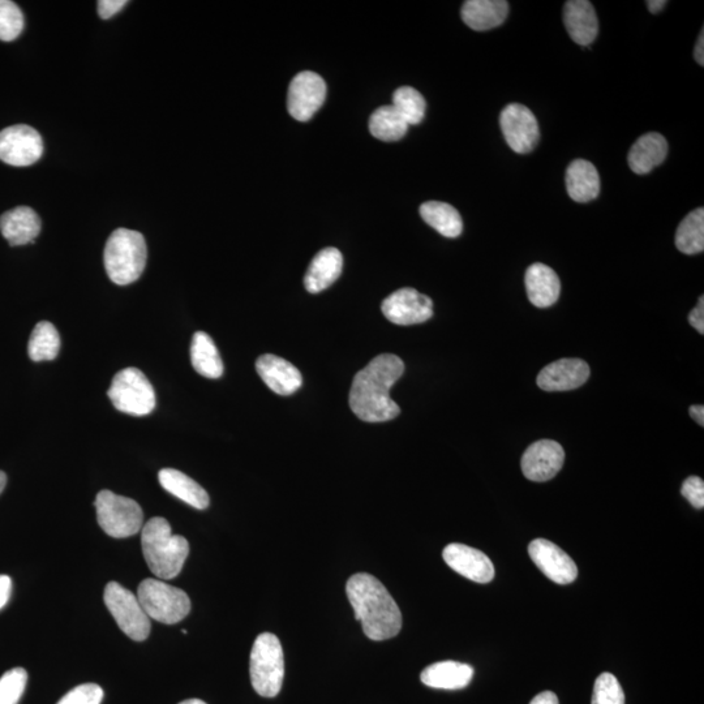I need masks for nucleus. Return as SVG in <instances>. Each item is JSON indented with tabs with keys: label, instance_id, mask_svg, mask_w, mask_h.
I'll list each match as a JSON object with an SVG mask.
<instances>
[{
	"label": "nucleus",
	"instance_id": "nucleus-32",
	"mask_svg": "<svg viewBox=\"0 0 704 704\" xmlns=\"http://www.w3.org/2000/svg\"><path fill=\"white\" fill-rule=\"evenodd\" d=\"M60 350V337L57 328L49 321H41L33 329L29 339L28 354L33 362H45L57 358Z\"/></svg>",
	"mask_w": 704,
	"mask_h": 704
},
{
	"label": "nucleus",
	"instance_id": "nucleus-40",
	"mask_svg": "<svg viewBox=\"0 0 704 704\" xmlns=\"http://www.w3.org/2000/svg\"><path fill=\"white\" fill-rule=\"evenodd\" d=\"M689 323L698 333L704 334V298L701 296L698 300V306L691 311L689 315Z\"/></svg>",
	"mask_w": 704,
	"mask_h": 704
},
{
	"label": "nucleus",
	"instance_id": "nucleus-1",
	"mask_svg": "<svg viewBox=\"0 0 704 704\" xmlns=\"http://www.w3.org/2000/svg\"><path fill=\"white\" fill-rule=\"evenodd\" d=\"M405 373L402 359L393 354H382L371 360L366 368L356 373L350 392V407L360 420L382 423L401 414L396 402L389 396L390 389Z\"/></svg>",
	"mask_w": 704,
	"mask_h": 704
},
{
	"label": "nucleus",
	"instance_id": "nucleus-10",
	"mask_svg": "<svg viewBox=\"0 0 704 704\" xmlns=\"http://www.w3.org/2000/svg\"><path fill=\"white\" fill-rule=\"evenodd\" d=\"M500 127L506 143L515 153H530L539 143L538 120L532 111L521 103H512L502 110Z\"/></svg>",
	"mask_w": 704,
	"mask_h": 704
},
{
	"label": "nucleus",
	"instance_id": "nucleus-8",
	"mask_svg": "<svg viewBox=\"0 0 704 704\" xmlns=\"http://www.w3.org/2000/svg\"><path fill=\"white\" fill-rule=\"evenodd\" d=\"M107 396L115 409L132 416L152 414L156 409V393L140 369L126 368L115 375Z\"/></svg>",
	"mask_w": 704,
	"mask_h": 704
},
{
	"label": "nucleus",
	"instance_id": "nucleus-39",
	"mask_svg": "<svg viewBox=\"0 0 704 704\" xmlns=\"http://www.w3.org/2000/svg\"><path fill=\"white\" fill-rule=\"evenodd\" d=\"M127 4V0H101V2H98V14L103 20L110 19V17L122 11Z\"/></svg>",
	"mask_w": 704,
	"mask_h": 704
},
{
	"label": "nucleus",
	"instance_id": "nucleus-16",
	"mask_svg": "<svg viewBox=\"0 0 704 704\" xmlns=\"http://www.w3.org/2000/svg\"><path fill=\"white\" fill-rule=\"evenodd\" d=\"M449 568L476 583H489L495 578V566L487 555L469 545L453 543L442 552Z\"/></svg>",
	"mask_w": 704,
	"mask_h": 704
},
{
	"label": "nucleus",
	"instance_id": "nucleus-3",
	"mask_svg": "<svg viewBox=\"0 0 704 704\" xmlns=\"http://www.w3.org/2000/svg\"><path fill=\"white\" fill-rule=\"evenodd\" d=\"M141 545L150 572L161 581H169L182 572L190 553V544L180 535H174L165 518L150 519L141 530Z\"/></svg>",
	"mask_w": 704,
	"mask_h": 704
},
{
	"label": "nucleus",
	"instance_id": "nucleus-19",
	"mask_svg": "<svg viewBox=\"0 0 704 704\" xmlns=\"http://www.w3.org/2000/svg\"><path fill=\"white\" fill-rule=\"evenodd\" d=\"M564 24L575 44L590 46L599 32L598 16L588 0H569L564 7Z\"/></svg>",
	"mask_w": 704,
	"mask_h": 704
},
{
	"label": "nucleus",
	"instance_id": "nucleus-2",
	"mask_svg": "<svg viewBox=\"0 0 704 704\" xmlns=\"http://www.w3.org/2000/svg\"><path fill=\"white\" fill-rule=\"evenodd\" d=\"M347 598L364 634L372 641L397 637L402 629V613L379 579L371 574L352 575L346 585Z\"/></svg>",
	"mask_w": 704,
	"mask_h": 704
},
{
	"label": "nucleus",
	"instance_id": "nucleus-11",
	"mask_svg": "<svg viewBox=\"0 0 704 704\" xmlns=\"http://www.w3.org/2000/svg\"><path fill=\"white\" fill-rule=\"evenodd\" d=\"M44 153V141L34 128L17 124L0 131V160L7 165H33Z\"/></svg>",
	"mask_w": 704,
	"mask_h": 704
},
{
	"label": "nucleus",
	"instance_id": "nucleus-43",
	"mask_svg": "<svg viewBox=\"0 0 704 704\" xmlns=\"http://www.w3.org/2000/svg\"><path fill=\"white\" fill-rule=\"evenodd\" d=\"M694 58H695V60H697L698 64H701V66H704V33H703V29L701 32V36H699V38H698L697 46H695Z\"/></svg>",
	"mask_w": 704,
	"mask_h": 704
},
{
	"label": "nucleus",
	"instance_id": "nucleus-20",
	"mask_svg": "<svg viewBox=\"0 0 704 704\" xmlns=\"http://www.w3.org/2000/svg\"><path fill=\"white\" fill-rule=\"evenodd\" d=\"M0 231L10 246H25L40 235L41 220L29 206H17L0 217Z\"/></svg>",
	"mask_w": 704,
	"mask_h": 704
},
{
	"label": "nucleus",
	"instance_id": "nucleus-22",
	"mask_svg": "<svg viewBox=\"0 0 704 704\" xmlns=\"http://www.w3.org/2000/svg\"><path fill=\"white\" fill-rule=\"evenodd\" d=\"M343 256L337 248L329 247L320 251L309 265L304 286L308 293L319 294L328 289L342 274Z\"/></svg>",
	"mask_w": 704,
	"mask_h": 704
},
{
	"label": "nucleus",
	"instance_id": "nucleus-37",
	"mask_svg": "<svg viewBox=\"0 0 704 704\" xmlns=\"http://www.w3.org/2000/svg\"><path fill=\"white\" fill-rule=\"evenodd\" d=\"M103 690L96 684L76 686L70 693L64 695L58 704H101Z\"/></svg>",
	"mask_w": 704,
	"mask_h": 704
},
{
	"label": "nucleus",
	"instance_id": "nucleus-5",
	"mask_svg": "<svg viewBox=\"0 0 704 704\" xmlns=\"http://www.w3.org/2000/svg\"><path fill=\"white\" fill-rule=\"evenodd\" d=\"M253 689L264 698L277 697L285 677V658L277 635L263 633L253 643L250 660Z\"/></svg>",
	"mask_w": 704,
	"mask_h": 704
},
{
	"label": "nucleus",
	"instance_id": "nucleus-31",
	"mask_svg": "<svg viewBox=\"0 0 704 704\" xmlns=\"http://www.w3.org/2000/svg\"><path fill=\"white\" fill-rule=\"evenodd\" d=\"M676 247L685 255H698L704 250V209H695L684 218L676 233Z\"/></svg>",
	"mask_w": 704,
	"mask_h": 704
},
{
	"label": "nucleus",
	"instance_id": "nucleus-29",
	"mask_svg": "<svg viewBox=\"0 0 704 704\" xmlns=\"http://www.w3.org/2000/svg\"><path fill=\"white\" fill-rule=\"evenodd\" d=\"M420 216L445 238H458L462 234L461 214L454 206L441 201H428L420 206Z\"/></svg>",
	"mask_w": 704,
	"mask_h": 704
},
{
	"label": "nucleus",
	"instance_id": "nucleus-30",
	"mask_svg": "<svg viewBox=\"0 0 704 704\" xmlns=\"http://www.w3.org/2000/svg\"><path fill=\"white\" fill-rule=\"evenodd\" d=\"M409 131V124L393 106L379 107L369 118V132L381 141L401 140Z\"/></svg>",
	"mask_w": 704,
	"mask_h": 704
},
{
	"label": "nucleus",
	"instance_id": "nucleus-24",
	"mask_svg": "<svg viewBox=\"0 0 704 704\" xmlns=\"http://www.w3.org/2000/svg\"><path fill=\"white\" fill-rule=\"evenodd\" d=\"M462 20L476 32L500 27L509 15L505 0H467L462 6Z\"/></svg>",
	"mask_w": 704,
	"mask_h": 704
},
{
	"label": "nucleus",
	"instance_id": "nucleus-14",
	"mask_svg": "<svg viewBox=\"0 0 704 704\" xmlns=\"http://www.w3.org/2000/svg\"><path fill=\"white\" fill-rule=\"evenodd\" d=\"M565 462L564 448L552 440H540L528 446L523 454V475L531 482H548L561 471Z\"/></svg>",
	"mask_w": 704,
	"mask_h": 704
},
{
	"label": "nucleus",
	"instance_id": "nucleus-41",
	"mask_svg": "<svg viewBox=\"0 0 704 704\" xmlns=\"http://www.w3.org/2000/svg\"><path fill=\"white\" fill-rule=\"evenodd\" d=\"M12 581L8 575H0V609L6 607L11 598Z\"/></svg>",
	"mask_w": 704,
	"mask_h": 704
},
{
	"label": "nucleus",
	"instance_id": "nucleus-15",
	"mask_svg": "<svg viewBox=\"0 0 704 704\" xmlns=\"http://www.w3.org/2000/svg\"><path fill=\"white\" fill-rule=\"evenodd\" d=\"M528 555L542 572L557 585H569L578 577V568L573 558L556 544L545 539H536L528 545Z\"/></svg>",
	"mask_w": 704,
	"mask_h": 704
},
{
	"label": "nucleus",
	"instance_id": "nucleus-36",
	"mask_svg": "<svg viewBox=\"0 0 704 704\" xmlns=\"http://www.w3.org/2000/svg\"><path fill=\"white\" fill-rule=\"evenodd\" d=\"M592 704H625L624 690L611 673H603L595 681Z\"/></svg>",
	"mask_w": 704,
	"mask_h": 704
},
{
	"label": "nucleus",
	"instance_id": "nucleus-28",
	"mask_svg": "<svg viewBox=\"0 0 704 704\" xmlns=\"http://www.w3.org/2000/svg\"><path fill=\"white\" fill-rule=\"evenodd\" d=\"M192 367L206 379H220L223 375V362L217 346L209 334L197 332L191 345Z\"/></svg>",
	"mask_w": 704,
	"mask_h": 704
},
{
	"label": "nucleus",
	"instance_id": "nucleus-46",
	"mask_svg": "<svg viewBox=\"0 0 704 704\" xmlns=\"http://www.w3.org/2000/svg\"><path fill=\"white\" fill-rule=\"evenodd\" d=\"M6 484H7V475L4 474L3 471H0V495H2L4 488H6Z\"/></svg>",
	"mask_w": 704,
	"mask_h": 704
},
{
	"label": "nucleus",
	"instance_id": "nucleus-17",
	"mask_svg": "<svg viewBox=\"0 0 704 704\" xmlns=\"http://www.w3.org/2000/svg\"><path fill=\"white\" fill-rule=\"evenodd\" d=\"M590 373V367L581 359H561L542 369L538 385L544 392H569L585 385Z\"/></svg>",
	"mask_w": 704,
	"mask_h": 704
},
{
	"label": "nucleus",
	"instance_id": "nucleus-18",
	"mask_svg": "<svg viewBox=\"0 0 704 704\" xmlns=\"http://www.w3.org/2000/svg\"><path fill=\"white\" fill-rule=\"evenodd\" d=\"M257 373L266 386L279 396H291L303 385L302 373L287 360L266 354L256 362Z\"/></svg>",
	"mask_w": 704,
	"mask_h": 704
},
{
	"label": "nucleus",
	"instance_id": "nucleus-38",
	"mask_svg": "<svg viewBox=\"0 0 704 704\" xmlns=\"http://www.w3.org/2000/svg\"><path fill=\"white\" fill-rule=\"evenodd\" d=\"M681 493L695 509L704 508V482L698 476L686 479L682 484Z\"/></svg>",
	"mask_w": 704,
	"mask_h": 704
},
{
	"label": "nucleus",
	"instance_id": "nucleus-33",
	"mask_svg": "<svg viewBox=\"0 0 704 704\" xmlns=\"http://www.w3.org/2000/svg\"><path fill=\"white\" fill-rule=\"evenodd\" d=\"M392 106L409 126L422 123L426 117V100L418 90L411 87L398 88L393 94Z\"/></svg>",
	"mask_w": 704,
	"mask_h": 704
},
{
	"label": "nucleus",
	"instance_id": "nucleus-9",
	"mask_svg": "<svg viewBox=\"0 0 704 704\" xmlns=\"http://www.w3.org/2000/svg\"><path fill=\"white\" fill-rule=\"evenodd\" d=\"M103 600L119 629L132 641L143 642L150 634V618L145 613L137 595L120 586V583H107Z\"/></svg>",
	"mask_w": 704,
	"mask_h": 704
},
{
	"label": "nucleus",
	"instance_id": "nucleus-35",
	"mask_svg": "<svg viewBox=\"0 0 704 704\" xmlns=\"http://www.w3.org/2000/svg\"><path fill=\"white\" fill-rule=\"evenodd\" d=\"M28 673L14 668L0 677V704H17L27 688Z\"/></svg>",
	"mask_w": 704,
	"mask_h": 704
},
{
	"label": "nucleus",
	"instance_id": "nucleus-7",
	"mask_svg": "<svg viewBox=\"0 0 704 704\" xmlns=\"http://www.w3.org/2000/svg\"><path fill=\"white\" fill-rule=\"evenodd\" d=\"M94 506L98 525L111 538H130L143 528V509L135 500L115 495L111 491H101Z\"/></svg>",
	"mask_w": 704,
	"mask_h": 704
},
{
	"label": "nucleus",
	"instance_id": "nucleus-34",
	"mask_svg": "<svg viewBox=\"0 0 704 704\" xmlns=\"http://www.w3.org/2000/svg\"><path fill=\"white\" fill-rule=\"evenodd\" d=\"M24 15L19 6L10 0H0V40L11 42L23 33Z\"/></svg>",
	"mask_w": 704,
	"mask_h": 704
},
{
	"label": "nucleus",
	"instance_id": "nucleus-26",
	"mask_svg": "<svg viewBox=\"0 0 704 704\" xmlns=\"http://www.w3.org/2000/svg\"><path fill=\"white\" fill-rule=\"evenodd\" d=\"M566 190L577 203L595 200L600 193V176L596 167L586 160H575L566 170Z\"/></svg>",
	"mask_w": 704,
	"mask_h": 704
},
{
	"label": "nucleus",
	"instance_id": "nucleus-25",
	"mask_svg": "<svg viewBox=\"0 0 704 704\" xmlns=\"http://www.w3.org/2000/svg\"><path fill=\"white\" fill-rule=\"evenodd\" d=\"M474 677V668L458 661H440L429 665L422 672L420 680L428 688L442 690H459L470 685Z\"/></svg>",
	"mask_w": 704,
	"mask_h": 704
},
{
	"label": "nucleus",
	"instance_id": "nucleus-44",
	"mask_svg": "<svg viewBox=\"0 0 704 704\" xmlns=\"http://www.w3.org/2000/svg\"><path fill=\"white\" fill-rule=\"evenodd\" d=\"M691 418L699 424V426H704V407L702 405H694L690 407Z\"/></svg>",
	"mask_w": 704,
	"mask_h": 704
},
{
	"label": "nucleus",
	"instance_id": "nucleus-23",
	"mask_svg": "<svg viewBox=\"0 0 704 704\" xmlns=\"http://www.w3.org/2000/svg\"><path fill=\"white\" fill-rule=\"evenodd\" d=\"M668 156V143L658 132L646 133L631 147L628 162L630 169L638 175L651 173Z\"/></svg>",
	"mask_w": 704,
	"mask_h": 704
},
{
	"label": "nucleus",
	"instance_id": "nucleus-13",
	"mask_svg": "<svg viewBox=\"0 0 704 704\" xmlns=\"http://www.w3.org/2000/svg\"><path fill=\"white\" fill-rule=\"evenodd\" d=\"M381 311L390 323L396 325L422 324L433 316V302L427 295L405 287L389 295L382 302Z\"/></svg>",
	"mask_w": 704,
	"mask_h": 704
},
{
	"label": "nucleus",
	"instance_id": "nucleus-12",
	"mask_svg": "<svg viewBox=\"0 0 704 704\" xmlns=\"http://www.w3.org/2000/svg\"><path fill=\"white\" fill-rule=\"evenodd\" d=\"M325 98L326 84L323 77L311 71L300 72L291 81L287 109L294 119L307 122L321 109Z\"/></svg>",
	"mask_w": 704,
	"mask_h": 704
},
{
	"label": "nucleus",
	"instance_id": "nucleus-42",
	"mask_svg": "<svg viewBox=\"0 0 704 704\" xmlns=\"http://www.w3.org/2000/svg\"><path fill=\"white\" fill-rule=\"evenodd\" d=\"M530 704H560V702L553 691H543V693L536 695Z\"/></svg>",
	"mask_w": 704,
	"mask_h": 704
},
{
	"label": "nucleus",
	"instance_id": "nucleus-27",
	"mask_svg": "<svg viewBox=\"0 0 704 704\" xmlns=\"http://www.w3.org/2000/svg\"><path fill=\"white\" fill-rule=\"evenodd\" d=\"M158 480L165 491L186 502L192 508L204 510L209 506V495L199 483L190 476L174 469H163L158 474Z\"/></svg>",
	"mask_w": 704,
	"mask_h": 704
},
{
	"label": "nucleus",
	"instance_id": "nucleus-6",
	"mask_svg": "<svg viewBox=\"0 0 704 704\" xmlns=\"http://www.w3.org/2000/svg\"><path fill=\"white\" fill-rule=\"evenodd\" d=\"M137 598L149 618L166 625L178 624L191 611L186 592L157 579L141 582Z\"/></svg>",
	"mask_w": 704,
	"mask_h": 704
},
{
	"label": "nucleus",
	"instance_id": "nucleus-47",
	"mask_svg": "<svg viewBox=\"0 0 704 704\" xmlns=\"http://www.w3.org/2000/svg\"><path fill=\"white\" fill-rule=\"evenodd\" d=\"M179 704H206L204 701H201V699H187V701H184Z\"/></svg>",
	"mask_w": 704,
	"mask_h": 704
},
{
	"label": "nucleus",
	"instance_id": "nucleus-4",
	"mask_svg": "<svg viewBox=\"0 0 704 704\" xmlns=\"http://www.w3.org/2000/svg\"><path fill=\"white\" fill-rule=\"evenodd\" d=\"M148 248L144 236L128 229L115 230L107 240L105 268L107 276L119 286L131 285L143 274Z\"/></svg>",
	"mask_w": 704,
	"mask_h": 704
},
{
	"label": "nucleus",
	"instance_id": "nucleus-45",
	"mask_svg": "<svg viewBox=\"0 0 704 704\" xmlns=\"http://www.w3.org/2000/svg\"><path fill=\"white\" fill-rule=\"evenodd\" d=\"M665 6H667L665 0H648L647 2V7L651 14H659Z\"/></svg>",
	"mask_w": 704,
	"mask_h": 704
},
{
	"label": "nucleus",
	"instance_id": "nucleus-21",
	"mask_svg": "<svg viewBox=\"0 0 704 704\" xmlns=\"http://www.w3.org/2000/svg\"><path fill=\"white\" fill-rule=\"evenodd\" d=\"M525 283L528 299L535 307H552L560 298V278L555 270L547 265L532 264L527 269Z\"/></svg>",
	"mask_w": 704,
	"mask_h": 704
}]
</instances>
